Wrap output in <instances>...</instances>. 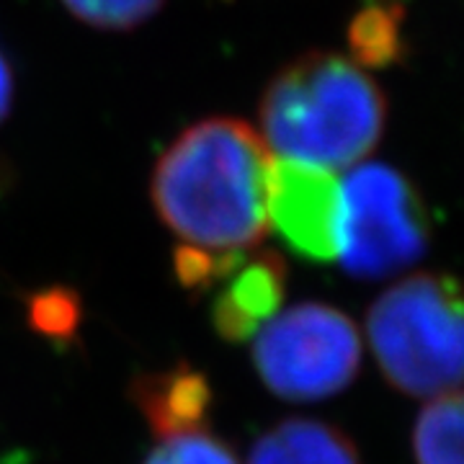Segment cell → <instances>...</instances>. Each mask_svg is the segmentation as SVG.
Wrapping results in <instances>:
<instances>
[{
	"mask_svg": "<svg viewBox=\"0 0 464 464\" xmlns=\"http://www.w3.org/2000/svg\"><path fill=\"white\" fill-rule=\"evenodd\" d=\"M268 145L237 119H207L170 145L152 179L158 215L188 248L243 253L268 232Z\"/></svg>",
	"mask_w": 464,
	"mask_h": 464,
	"instance_id": "6da1fadb",
	"label": "cell"
},
{
	"mask_svg": "<svg viewBox=\"0 0 464 464\" xmlns=\"http://www.w3.org/2000/svg\"><path fill=\"white\" fill-rule=\"evenodd\" d=\"M384 96L359 65L338 54H307L276 75L261 101L266 142L313 168H348L384 130Z\"/></svg>",
	"mask_w": 464,
	"mask_h": 464,
	"instance_id": "7a4b0ae2",
	"label": "cell"
},
{
	"mask_svg": "<svg viewBox=\"0 0 464 464\" xmlns=\"http://www.w3.org/2000/svg\"><path fill=\"white\" fill-rule=\"evenodd\" d=\"M366 331L400 392L423 398L459 390L462 302L454 279L418 274L400 282L374 302Z\"/></svg>",
	"mask_w": 464,
	"mask_h": 464,
	"instance_id": "3957f363",
	"label": "cell"
},
{
	"mask_svg": "<svg viewBox=\"0 0 464 464\" xmlns=\"http://www.w3.org/2000/svg\"><path fill=\"white\" fill-rule=\"evenodd\" d=\"M429 217L405 176L362 166L338 183V253L351 276L382 279L429 248Z\"/></svg>",
	"mask_w": 464,
	"mask_h": 464,
	"instance_id": "277c9868",
	"label": "cell"
},
{
	"mask_svg": "<svg viewBox=\"0 0 464 464\" xmlns=\"http://www.w3.org/2000/svg\"><path fill=\"white\" fill-rule=\"evenodd\" d=\"M253 359L274 395L310 402L331 398L353 382L362 362V338L341 310L307 302L266 323Z\"/></svg>",
	"mask_w": 464,
	"mask_h": 464,
	"instance_id": "5b68a950",
	"label": "cell"
},
{
	"mask_svg": "<svg viewBox=\"0 0 464 464\" xmlns=\"http://www.w3.org/2000/svg\"><path fill=\"white\" fill-rule=\"evenodd\" d=\"M268 222L286 246L310 258L331 261L338 253V179L333 170L274 160L268 176Z\"/></svg>",
	"mask_w": 464,
	"mask_h": 464,
	"instance_id": "8992f818",
	"label": "cell"
},
{
	"mask_svg": "<svg viewBox=\"0 0 464 464\" xmlns=\"http://www.w3.org/2000/svg\"><path fill=\"white\" fill-rule=\"evenodd\" d=\"M132 400L148 420L150 431L170 439L179 433L201 431L212 408V387L201 372L179 364L168 372L137 377Z\"/></svg>",
	"mask_w": 464,
	"mask_h": 464,
	"instance_id": "52a82bcc",
	"label": "cell"
},
{
	"mask_svg": "<svg viewBox=\"0 0 464 464\" xmlns=\"http://www.w3.org/2000/svg\"><path fill=\"white\" fill-rule=\"evenodd\" d=\"M227 289L217 297L215 328L227 341H246L268 323L284 299V264L261 253L232 271Z\"/></svg>",
	"mask_w": 464,
	"mask_h": 464,
	"instance_id": "ba28073f",
	"label": "cell"
},
{
	"mask_svg": "<svg viewBox=\"0 0 464 464\" xmlns=\"http://www.w3.org/2000/svg\"><path fill=\"white\" fill-rule=\"evenodd\" d=\"M248 464H362L346 433L323 420L295 418L266 431Z\"/></svg>",
	"mask_w": 464,
	"mask_h": 464,
	"instance_id": "9c48e42d",
	"label": "cell"
},
{
	"mask_svg": "<svg viewBox=\"0 0 464 464\" xmlns=\"http://www.w3.org/2000/svg\"><path fill=\"white\" fill-rule=\"evenodd\" d=\"M418 464H462V395L441 392L418 415L413 431Z\"/></svg>",
	"mask_w": 464,
	"mask_h": 464,
	"instance_id": "30bf717a",
	"label": "cell"
},
{
	"mask_svg": "<svg viewBox=\"0 0 464 464\" xmlns=\"http://www.w3.org/2000/svg\"><path fill=\"white\" fill-rule=\"evenodd\" d=\"M351 52L362 65H390L402 52V5H366L348 29Z\"/></svg>",
	"mask_w": 464,
	"mask_h": 464,
	"instance_id": "8fae6325",
	"label": "cell"
},
{
	"mask_svg": "<svg viewBox=\"0 0 464 464\" xmlns=\"http://www.w3.org/2000/svg\"><path fill=\"white\" fill-rule=\"evenodd\" d=\"M142 464H237V459L219 439L207 431H191L163 439Z\"/></svg>",
	"mask_w": 464,
	"mask_h": 464,
	"instance_id": "7c38bea8",
	"label": "cell"
},
{
	"mask_svg": "<svg viewBox=\"0 0 464 464\" xmlns=\"http://www.w3.org/2000/svg\"><path fill=\"white\" fill-rule=\"evenodd\" d=\"M67 11L91 26L130 29L150 18L163 0H63Z\"/></svg>",
	"mask_w": 464,
	"mask_h": 464,
	"instance_id": "4fadbf2b",
	"label": "cell"
},
{
	"mask_svg": "<svg viewBox=\"0 0 464 464\" xmlns=\"http://www.w3.org/2000/svg\"><path fill=\"white\" fill-rule=\"evenodd\" d=\"M29 320L50 338H72L81 320V302L70 289H50L32 299Z\"/></svg>",
	"mask_w": 464,
	"mask_h": 464,
	"instance_id": "5bb4252c",
	"label": "cell"
},
{
	"mask_svg": "<svg viewBox=\"0 0 464 464\" xmlns=\"http://www.w3.org/2000/svg\"><path fill=\"white\" fill-rule=\"evenodd\" d=\"M11 93H14V83H11V70L8 63L0 54V121L5 119L8 109H11Z\"/></svg>",
	"mask_w": 464,
	"mask_h": 464,
	"instance_id": "9a60e30c",
	"label": "cell"
},
{
	"mask_svg": "<svg viewBox=\"0 0 464 464\" xmlns=\"http://www.w3.org/2000/svg\"><path fill=\"white\" fill-rule=\"evenodd\" d=\"M372 3H380V5H400V0H372Z\"/></svg>",
	"mask_w": 464,
	"mask_h": 464,
	"instance_id": "2e32d148",
	"label": "cell"
}]
</instances>
